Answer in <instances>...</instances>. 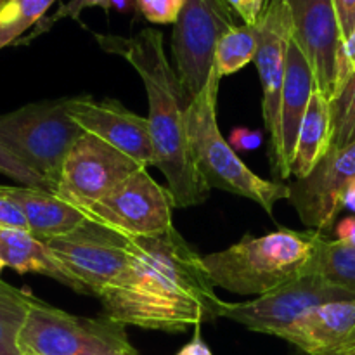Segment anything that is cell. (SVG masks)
<instances>
[{"mask_svg": "<svg viewBox=\"0 0 355 355\" xmlns=\"http://www.w3.org/2000/svg\"><path fill=\"white\" fill-rule=\"evenodd\" d=\"M94 38L107 54L123 58L144 83L156 149L155 166L165 175L175 208L207 201L210 187L194 165L186 135V110L191 101L166 58L162 31L146 28L134 37L94 33Z\"/></svg>", "mask_w": 355, "mask_h": 355, "instance_id": "obj_2", "label": "cell"}, {"mask_svg": "<svg viewBox=\"0 0 355 355\" xmlns=\"http://www.w3.org/2000/svg\"><path fill=\"white\" fill-rule=\"evenodd\" d=\"M220 80L217 69L211 68L205 89L186 110V135L193 162L210 189L217 187L255 201L272 215L274 205L290 198V186L253 173L224 139L217 121Z\"/></svg>", "mask_w": 355, "mask_h": 355, "instance_id": "obj_4", "label": "cell"}, {"mask_svg": "<svg viewBox=\"0 0 355 355\" xmlns=\"http://www.w3.org/2000/svg\"><path fill=\"white\" fill-rule=\"evenodd\" d=\"M175 355H214L211 354L210 347L207 345L203 338H201V333H200V326H196V333H194L193 340L189 343L182 347Z\"/></svg>", "mask_w": 355, "mask_h": 355, "instance_id": "obj_35", "label": "cell"}, {"mask_svg": "<svg viewBox=\"0 0 355 355\" xmlns=\"http://www.w3.org/2000/svg\"><path fill=\"white\" fill-rule=\"evenodd\" d=\"M55 0H0V49L16 44L17 38L44 19Z\"/></svg>", "mask_w": 355, "mask_h": 355, "instance_id": "obj_24", "label": "cell"}, {"mask_svg": "<svg viewBox=\"0 0 355 355\" xmlns=\"http://www.w3.org/2000/svg\"><path fill=\"white\" fill-rule=\"evenodd\" d=\"M89 7H103L104 10L111 9L110 0H69L68 3H64V6L59 7V9L55 10L51 17H47V19H42L40 23H38V28L33 31V33H31V37L28 38V40H31V38L37 37V35L47 31L49 28H51L54 23H58L59 19H78L80 14H82L85 9H89Z\"/></svg>", "mask_w": 355, "mask_h": 355, "instance_id": "obj_28", "label": "cell"}, {"mask_svg": "<svg viewBox=\"0 0 355 355\" xmlns=\"http://www.w3.org/2000/svg\"><path fill=\"white\" fill-rule=\"evenodd\" d=\"M71 97L28 104L0 114V141L33 172L58 189L62 165L85 132L69 116Z\"/></svg>", "mask_w": 355, "mask_h": 355, "instance_id": "obj_5", "label": "cell"}, {"mask_svg": "<svg viewBox=\"0 0 355 355\" xmlns=\"http://www.w3.org/2000/svg\"><path fill=\"white\" fill-rule=\"evenodd\" d=\"M0 227H12L30 231L21 208L17 207L10 198H7L6 194L2 193H0Z\"/></svg>", "mask_w": 355, "mask_h": 355, "instance_id": "obj_31", "label": "cell"}, {"mask_svg": "<svg viewBox=\"0 0 355 355\" xmlns=\"http://www.w3.org/2000/svg\"><path fill=\"white\" fill-rule=\"evenodd\" d=\"M333 141L331 149L355 141V75L331 99Z\"/></svg>", "mask_w": 355, "mask_h": 355, "instance_id": "obj_25", "label": "cell"}, {"mask_svg": "<svg viewBox=\"0 0 355 355\" xmlns=\"http://www.w3.org/2000/svg\"><path fill=\"white\" fill-rule=\"evenodd\" d=\"M229 3L232 6L234 12L238 14L239 19L243 21V24L255 26L260 17H262L269 0H229Z\"/></svg>", "mask_w": 355, "mask_h": 355, "instance_id": "obj_30", "label": "cell"}, {"mask_svg": "<svg viewBox=\"0 0 355 355\" xmlns=\"http://www.w3.org/2000/svg\"><path fill=\"white\" fill-rule=\"evenodd\" d=\"M24 355H137L125 326L82 318L33 300L19 335Z\"/></svg>", "mask_w": 355, "mask_h": 355, "instance_id": "obj_6", "label": "cell"}, {"mask_svg": "<svg viewBox=\"0 0 355 355\" xmlns=\"http://www.w3.org/2000/svg\"><path fill=\"white\" fill-rule=\"evenodd\" d=\"M45 245L89 295L97 298L118 286L132 266V238L92 220Z\"/></svg>", "mask_w": 355, "mask_h": 355, "instance_id": "obj_7", "label": "cell"}, {"mask_svg": "<svg viewBox=\"0 0 355 355\" xmlns=\"http://www.w3.org/2000/svg\"><path fill=\"white\" fill-rule=\"evenodd\" d=\"M134 6V0H110V7H116L118 10H130Z\"/></svg>", "mask_w": 355, "mask_h": 355, "instance_id": "obj_37", "label": "cell"}, {"mask_svg": "<svg viewBox=\"0 0 355 355\" xmlns=\"http://www.w3.org/2000/svg\"><path fill=\"white\" fill-rule=\"evenodd\" d=\"M333 141V116L331 97L321 90L314 89L309 103L307 113L300 125L295 146L291 177L304 179L331 149Z\"/></svg>", "mask_w": 355, "mask_h": 355, "instance_id": "obj_20", "label": "cell"}, {"mask_svg": "<svg viewBox=\"0 0 355 355\" xmlns=\"http://www.w3.org/2000/svg\"><path fill=\"white\" fill-rule=\"evenodd\" d=\"M263 142V134L260 130H250V128H234L231 132V141L229 144L232 146L236 153L238 151H253L259 149Z\"/></svg>", "mask_w": 355, "mask_h": 355, "instance_id": "obj_33", "label": "cell"}, {"mask_svg": "<svg viewBox=\"0 0 355 355\" xmlns=\"http://www.w3.org/2000/svg\"><path fill=\"white\" fill-rule=\"evenodd\" d=\"M2 269H3V263L0 262V272H2Z\"/></svg>", "mask_w": 355, "mask_h": 355, "instance_id": "obj_38", "label": "cell"}, {"mask_svg": "<svg viewBox=\"0 0 355 355\" xmlns=\"http://www.w3.org/2000/svg\"><path fill=\"white\" fill-rule=\"evenodd\" d=\"M257 49H259V23L255 26L241 24L222 35L217 42L214 54V68L220 78L234 75L245 68L248 62L255 61Z\"/></svg>", "mask_w": 355, "mask_h": 355, "instance_id": "obj_22", "label": "cell"}, {"mask_svg": "<svg viewBox=\"0 0 355 355\" xmlns=\"http://www.w3.org/2000/svg\"><path fill=\"white\" fill-rule=\"evenodd\" d=\"M175 207L168 187H163L142 166L106 198L85 210L89 220L121 232L127 238H153L173 227Z\"/></svg>", "mask_w": 355, "mask_h": 355, "instance_id": "obj_9", "label": "cell"}, {"mask_svg": "<svg viewBox=\"0 0 355 355\" xmlns=\"http://www.w3.org/2000/svg\"><path fill=\"white\" fill-rule=\"evenodd\" d=\"M307 274H318L326 283L355 297V248L319 232Z\"/></svg>", "mask_w": 355, "mask_h": 355, "instance_id": "obj_21", "label": "cell"}, {"mask_svg": "<svg viewBox=\"0 0 355 355\" xmlns=\"http://www.w3.org/2000/svg\"><path fill=\"white\" fill-rule=\"evenodd\" d=\"M186 0H135L142 16L156 24H175Z\"/></svg>", "mask_w": 355, "mask_h": 355, "instance_id": "obj_27", "label": "cell"}, {"mask_svg": "<svg viewBox=\"0 0 355 355\" xmlns=\"http://www.w3.org/2000/svg\"><path fill=\"white\" fill-rule=\"evenodd\" d=\"M139 168L142 165L130 156L96 135L83 134L66 156L55 193L87 210Z\"/></svg>", "mask_w": 355, "mask_h": 355, "instance_id": "obj_11", "label": "cell"}, {"mask_svg": "<svg viewBox=\"0 0 355 355\" xmlns=\"http://www.w3.org/2000/svg\"><path fill=\"white\" fill-rule=\"evenodd\" d=\"M0 193L21 208L30 232L42 241L69 234L89 220L83 208L69 203L52 191L24 186H0Z\"/></svg>", "mask_w": 355, "mask_h": 355, "instance_id": "obj_18", "label": "cell"}, {"mask_svg": "<svg viewBox=\"0 0 355 355\" xmlns=\"http://www.w3.org/2000/svg\"><path fill=\"white\" fill-rule=\"evenodd\" d=\"M314 89L315 82L311 64L291 37L290 47H288L286 76H284L283 94H281L279 130H277L276 144L269 151L272 172L279 180L291 177V162H293L298 130L307 113Z\"/></svg>", "mask_w": 355, "mask_h": 355, "instance_id": "obj_16", "label": "cell"}, {"mask_svg": "<svg viewBox=\"0 0 355 355\" xmlns=\"http://www.w3.org/2000/svg\"><path fill=\"white\" fill-rule=\"evenodd\" d=\"M229 0H186L173 24V68L189 101L205 89L214 68V54L222 35L238 26Z\"/></svg>", "mask_w": 355, "mask_h": 355, "instance_id": "obj_8", "label": "cell"}, {"mask_svg": "<svg viewBox=\"0 0 355 355\" xmlns=\"http://www.w3.org/2000/svg\"><path fill=\"white\" fill-rule=\"evenodd\" d=\"M343 208H347V210L354 211V214H355V179L350 180V182L347 184L345 189H343L342 210H343Z\"/></svg>", "mask_w": 355, "mask_h": 355, "instance_id": "obj_36", "label": "cell"}, {"mask_svg": "<svg viewBox=\"0 0 355 355\" xmlns=\"http://www.w3.org/2000/svg\"><path fill=\"white\" fill-rule=\"evenodd\" d=\"M355 75V31L352 37L347 42H343L340 47L338 54V66H336V83L335 92H333L331 99L343 89L347 82Z\"/></svg>", "mask_w": 355, "mask_h": 355, "instance_id": "obj_29", "label": "cell"}, {"mask_svg": "<svg viewBox=\"0 0 355 355\" xmlns=\"http://www.w3.org/2000/svg\"><path fill=\"white\" fill-rule=\"evenodd\" d=\"M35 298L0 281V355H24L19 335Z\"/></svg>", "mask_w": 355, "mask_h": 355, "instance_id": "obj_23", "label": "cell"}, {"mask_svg": "<svg viewBox=\"0 0 355 355\" xmlns=\"http://www.w3.org/2000/svg\"><path fill=\"white\" fill-rule=\"evenodd\" d=\"M286 3L293 42L311 64L315 89L331 97L343 42L333 0H286Z\"/></svg>", "mask_w": 355, "mask_h": 355, "instance_id": "obj_14", "label": "cell"}, {"mask_svg": "<svg viewBox=\"0 0 355 355\" xmlns=\"http://www.w3.org/2000/svg\"><path fill=\"white\" fill-rule=\"evenodd\" d=\"M0 262L3 267H10L19 274H42L71 288L76 293L89 295V291L55 259L45 241L35 238L30 231L0 227Z\"/></svg>", "mask_w": 355, "mask_h": 355, "instance_id": "obj_19", "label": "cell"}, {"mask_svg": "<svg viewBox=\"0 0 355 355\" xmlns=\"http://www.w3.org/2000/svg\"><path fill=\"white\" fill-rule=\"evenodd\" d=\"M319 231L279 229L260 238L246 234L236 245L203 257L215 286L262 297L307 274Z\"/></svg>", "mask_w": 355, "mask_h": 355, "instance_id": "obj_3", "label": "cell"}, {"mask_svg": "<svg viewBox=\"0 0 355 355\" xmlns=\"http://www.w3.org/2000/svg\"><path fill=\"white\" fill-rule=\"evenodd\" d=\"M0 173L10 177L24 187H35V189H45L54 193L51 184L37 172H33L30 166L24 165L2 141H0Z\"/></svg>", "mask_w": 355, "mask_h": 355, "instance_id": "obj_26", "label": "cell"}, {"mask_svg": "<svg viewBox=\"0 0 355 355\" xmlns=\"http://www.w3.org/2000/svg\"><path fill=\"white\" fill-rule=\"evenodd\" d=\"M333 7L338 19L342 40L347 42L355 31V0H333Z\"/></svg>", "mask_w": 355, "mask_h": 355, "instance_id": "obj_32", "label": "cell"}, {"mask_svg": "<svg viewBox=\"0 0 355 355\" xmlns=\"http://www.w3.org/2000/svg\"><path fill=\"white\" fill-rule=\"evenodd\" d=\"M68 111L85 134L96 135L146 168L155 166L156 149L148 118L114 99L94 101L89 96L71 97Z\"/></svg>", "mask_w": 355, "mask_h": 355, "instance_id": "obj_13", "label": "cell"}, {"mask_svg": "<svg viewBox=\"0 0 355 355\" xmlns=\"http://www.w3.org/2000/svg\"><path fill=\"white\" fill-rule=\"evenodd\" d=\"M104 312L123 326L182 333L222 318L203 257L175 227L132 238V266L118 286L101 295Z\"/></svg>", "mask_w": 355, "mask_h": 355, "instance_id": "obj_1", "label": "cell"}, {"mask_svg": "<svg viewBox=\"0 0 355 355\" xmlns=\"http://www.w3.org/2000/svg\"><path fill=\"white\" fill-rule=\"evenodd\" d=\"M355 179V141L328 155L304 179L290 184V203L307 227L319 232L333 229L342 211V194Z\"/></svg>", "mask_w": 355, "mask_h": 355, "instance_id": "obj_12", "label": "cell"}, {"mask_svg": "<svg viewBox=\"0 0 355 355\" xmlns=\"http://www.w3.org/2000/svg\"><path fill=\"white\" fill-rule=\"evenodd\" d=\"M286 342L305 355H355V298L312 307L291 328Z\"/></svg>", "mask_w": 355, "mask_h": 355, "instance_id": "obj_17", "label": "cell"}, {"mask_svg": "<svg viewBox=\"0 0 355 355\" xmlns=\"http://www.w3.org/2000/svg\"><path fill=\"white\" fill-rule=\"evenodd\" d=\"M336 239L350 248H355V215L345 217L336 225Z\"/></svg>", "mask_w": 355, "mask_h": 355, "instance_id": "obj_34", "label": "cell"}, {"mask_svg": "<svg viewBox=\"0 0 355 355\" xmlns=\"http://www.w3.org/2000/svg\"><path fill=\"white\" fill-rule=\"evenodd\" d=\"M291 16L286 0H269L259 21V49L255 64L262 83V113L266 130L269 132V151L277 141L279 107L286 76L288 47L291 42Z\"/></svg>", "mask_w": 355, "mask_h": 355, "instance_id": "obj_15", "label": "cell"}, {"mask_svg": "<svg viewBox=\"0 0 355 355\" xmlns=\"http://www.w3.org/2000/svg\"><path fill=\"white\" fill-rule=\"evenodd\" d=\"M355 298L349 291H343L326 283L318 274H304L298 279L257 297L245 304L225 302L222 318L239 322L248 329L266 335L279 336L286 340L288 333L312 307L336 300Z\"/></svg>", "mask_w": 355, "mask_h": 355, "instance_id": "obj_10", "label": "cell"}]
</instances>
